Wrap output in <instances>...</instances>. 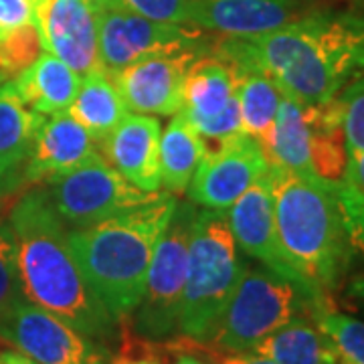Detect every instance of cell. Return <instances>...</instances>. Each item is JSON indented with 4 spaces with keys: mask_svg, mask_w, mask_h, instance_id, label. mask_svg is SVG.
Listing matches in <instances>:
<instances>
[{
    "mask_svg": "<svg viewBox=\"0 0 364 364\" xmlns=\"http://www.w3.org/2000/svg\"><path fill=\"white\" fill-rule=\"evenodd\" d=\"M181 114L203 138L205 154L243 134L233 63L213 49L193 61L184 79Z\"/></svg>",
    "mask_w": 364,
    "mask_h": 364,
    "instance_id": "11",
    "label": "cell"
},
{
    "mask_svg": "<svg viewBox=\"0 0 364 364\" xmlns=\"http://www.w3.org/2000/svg\"><path fill=\"white\" fill-rule=\"evenodd\" d=\"M16 243L21 289L26 301L63 318L93 340H117V322L91 289L45 186L16 198L9 213Z\"/></svg>",
    "mask_w": 364,
    "mask_h": 364,
    "instance_id": "2",
    "label": "cell"
},
{
    "mask_svg": "<svg viewBox=\"0 0 364 364\" xmlns=\"http://www.w3.org/2000/svg\"><path fill=\"white\" fill-rule=\"evenodd\" d=\"M25 299L18 277L16 243L9 219H0V316Z\"/></svg>",
    "mask_w": 364,
    "mask_h": 364,
    "instance_id": "28",
    "label": "cell"
},
{
    "mask_svg": "<svg viewBox=\"0 0 364 364\" xmlns=\"http://www.w3.org/2000/svg\"><path fill=\"white\" fill-rule=\"evenodd\" d=\"M334 195L338 198L352 249H358L364 255V195L346 181L334 182Z\"/></svg>",
    "mask_w": 364,
    "mask_h": 364,
    "instance_id": "30",
    "label": "cell"
},
{
    "mask_svg": "<svg viewBox=\"0 0 364 364\" xmlns=\"http://www.w3.org/2000/svg\"><path fill=\"white\" fill-rule=\"evenodd\" d=\"M164 344L170 352H174L172 364H213L205 354V342L176 334L172 338L164 340Z\"/></svg>",
    "mask_w": 364,
    "mask_h": 364,
    "instance_id": "32",
    "label": "cell"
},
{
    "mask_svg": "<svg viewBox=\"0 0 364 364\" xmlns=\"http://www.w3.org/2000/svg\"><path fill=\"white\" fill-rule=\"evenodd\" d=\"M251 352L277 364H342L312 318H299L263 338Z\"/></svg>",
    "mask_w": 364,
    "mask_h": 364,
    "instance_id": "23",
    "label": "cell"
},
{
    "mask_svg": "<svg viewBox=\"0 0 364 364\" xmlns=\"http://www.w3.org/2000/svg\"><path fill=\"white\" fill-rule=\"evenodd\" d=\"M160 119L144 114L124 117L104 142L97 144L102 156L124 178L144 193H158L162 186L160 174Z\"/></svg>",
    "mask_w": 364,
    "mask_h": 364,
    "instance_id": "16",
    "label": "cell"
},
{
    "mask_svg": "<svg viewBox=\"0 0 364 364\" xmlns=\"http://www.w3.org/2000/svg\"><path fill=\"white\" fill-rule=\"evenodd\" d=\"M203 53L207 51H178L150 57L119 69L109 79L132 114L174 116L182 107L186 71Z\"/></svg>",
    "mask_w": 364,
    "mask_h": 364,
    "instance_id": "13",
    "label": "cell"
},
{
    "mask_svg": "<svg viewBox=\"0 0 364 364\" xmlns=\"http://www.w3.org/2000/svg\"><path fill=\"white\" fill-rule=\"evenodd\" d=\"M16 93L43 116L65 112L75 100L81 75L51 53H43L23 73L11 79Z\"/></svg>",
    "mask_w": 364,
    "mask_h": 364,
    "instance_id": "20",
    "label": "cell"
},
{
    "mask_svg": "<svg viewBox=\"0 0 364 364\" xmlns=\"http://www.w3.org/2000/svg\"><path fill=\"white\" fill-rule=\"evenodd\" d=\"M269 181L286 259L308 286L328 296L342 282L352 253L334 182L272 166Z\"/></svg>",
    "mask_w": 364,
    "mask_h": 364,
    "instance_id": "4",
    "label": "cell"
},
{
    "mask_svg": "<svg viewBox=\"0 0 364 364\" xmlns=\"http://www.w3.org/2000/svg\"><path fill=\"white\" fill-rule=\"evenodd\" d=\"M259 146L272 168H286L304 176H314L312 124L308 105L284 95L275 119L259 140Z\"/></svg>",
    "mask_w": 364,
    "mask_h": 364,
    "instance_id": "19",
    "label": "cell"
},
{
    "mask_svg": "<svg viewBox=\"0 0 364 364\" xmlns=\"http://www.w3.org/2000/svg\"><path fill=\"white\" fill-rule=\"evenodd\" d=\"M87 4H90V9L93 11V14L97 13V11H102L105 6H109V4H114L117 0H85Z\"/></svg>",
    "mask_w": 364,
    "mask_h": 364,
    "instance_id": "38",
    "label": "cell"
},
{
    "mask_svg": "<svg viewBox=\"0 0 364 364\" xmlns=\"http://www.w3.org/2000/svg\"><path fill=\"white\" fill-rule=\"evenodd\" d=\"M316 326L332 342L342 364H364V322L326 308L314 316Z\"/></svg>",
    "mask_w": 364,
    "mask_h": 364,
    "instance_id": "26",
    "label": "cell"
},
{
    "mask_svg": "<svg viewBox=\"0 0 364 364\" xmlns=\"http://www.w3.org/2000/svg\"><path fill=\"white\" fill-rule=\"evenodd\" d=\"M267 170L259 142L239 134L203 156L186 193L198 207L227 210Z\"/></svg>",
    "mask_w": 364,
    "mask_h": 364,
    "instance_id": "12",
    "label": "cell"
},
{
    "mask_svg": "<svg viewBox=\"0 0 364 364\" xmlns=\"http://www.w3.org/2000/svg\"><path fill=\"white\" fill-rule=\"evenodd\" d=\"M67 229H83L122 210L140 207L156 193H144L109 166L97 150L81 164L45 182Z\"/></svg>",
    "mask_w": 364,
    "mask_h": 364,
    "instance_id": "9",
    "label": "cell"
},
{
    "mask_svg": "<svg viewBox=\"0 0 364 364\" xmlns=\"http://www.w3.org/2000/svg\"><path fill=\"white\" fill-rule=\"evenodd\" d=\"M102 69L109 77L150 57L178 51H208L210 33L193 23H162L130 11L122 0L95 13Z\"/></svg>",
    "mask_w": 364,
    "mask_h": 364,
    "instance_id": "8",
    "label": "cell"
},
{
    "mask_svg": "<svg viewBox=\"0 0 364 364\" xmlns=\"http://www.w3.org/2000/svg\"><path fill=\"white\" fill-rule=\"evenodd\" d=\"M227 221L231 227L237 247L245 255L261 261L267 269L306 284L299 273L289 265L279 245V237L273 217V195L269 170L253 182L243 195L229 207ZM308 286V284H306ZM312 287V286H310Z\"/></svg>",
    "mask_w": 364,
    "mask_h": 364,
    "instance_id": "15",
    "label": "cell"
},
{
    "mask_svg": "<svg viewBox=\"0 0 364 364\" xmlns=\"http://www.w3.org/2000/svg\"><path fill=\"white\" fill-rule=\"evenodd\" d=\"M296 16L298 0H191V23L219 37H259Z\"/></svg>",
    "mask_w": 364,
    "mask_h": 364,
    "instance_id": "17",
    "label": "cell"
},
{
    "mask_svg": "<svg viewBox=\"0 0 364 364\" xmlns=\"http://www.w3.org/2000/svg\"><path fill=\"white\" fill-rule=\"evenodd\" d=\"M213 51L257 65L298 104H328L364 75V13L314 11L259 37L215 39Z\"/></svg>",
    "mask_w": 364,
    "mask_h": 364,
    "instance_id": "1",
    "label": "cell"
},
{
    "mask_svg": "<svg viewBox=\"0 0 364 364\" xmlns=\"http://www.w3.org/2000/svg\"><path fill=\"white\" fill-rule=\"evenodd\" d=\"M45 117L26 104L11 81L0 85V184L26 162Z\"/></svg>",
    "mask_w": 364,
    "mask_h": 364,
    "instance_id": "21",
    "label": "cell"
},
{
    "mask_svg": "<svg viewBox=\"0 0 364 364\" xmlns=\"http://www.w3.org/2000/svg\"><path fill=\"white\" fill-rule=\"evenodd\" d=\"M97 150L87 132L67 112L45 117L26 158L25 178L33 184L51 181L81 164Z\"/></svg>",
    "mask_w": 364,
    "mask_h": 364,
    "instance_id": "18",
    "label": "cell"
},
{
    "mask_svg": "<svg viewBox=\"0 0 364 364\" xmlns=\"http://www.w3.org/2000/svg\"><path fill=\"white\" fill-rule=\"evenodd\" d=\"M205 354L213 364H277L255 352H219L205 342Z\"/></svg>",
    "mask_w": 364,
    "mask_h": 364,
    "instance_id": "35",
    "label": "cell"
},
{
    "mask_svg": "<svg viewBox=\"0 0 364 364\" xmlns=\"http://www.w3.org/2000/svg\"><path fill=\"white\" fill-rule=\"evenodd\" d=\"M0 364H37L35 360H31L28 356L21 354L16 350H2L0 352Z\"/></svg>",
    "mask_w": 364,
    "mask_h": 364,
    "instance_id": "37",
    "label": "cell"
},
{
    "mask_svg": "<svg viewBox=\"0 0 364 364\" xmlns=\"http://www.w3.org/2000/svg\"><path fill=\"white\" fill-rule=\"evenodd\" d=\"M344 181L364 195V150H348V164Z\"/></svg>",
    "mask_w": 364,
    "mask_h": 364,
    "instance_id": "36",
    "label": "cell"
},
{
    "mask_svg": "<svg viewBox=\"0 0 364 364\" xmlns=\"http://www.w3.org/2000/svg\"><path fill=\"white\" fill-rule=\"evenodd\" d=\"M176 205V196L158 191L140 207L69 231L81 272L117 324L126 322L142 299L158 239Z\"/></svg>",
    "mask_w": 364,
    "mask_h": 364,
    "instance_id": "3",
    "label": "cell"
},
{
    "mask_svg": "<svg viewBox=\"0 0 364 364\" xmlns=\"http://www.w3.org/2000/svg\"><path fill=\"white\" fill-rule=\"evenodd\" d=\"M348 150H364V75L336 97Z\"/></svg>",
    "mask_w": 364,
    "mask_h": 364,
    "instance_id": "29",
    "label": "cell"
},
{
    "mask_svg": "<svg viewBox=\"0 0 364 364\" xmlns=\"http://www.w3.org/2000/svg\"><path fill=\"white\" fill-rule=\"evenodd\" d=\"M150 344H152L150 340H144L134 334L132 338L124 340L122 354L112 356L109 364H162V360L158 358L156 354L150 350Z\"/></svg>",
    "mask_w": 364,
    "mask_h": 364,
    "instance_id": "33",
    "label": "cell"
},
{
    "mask_svg": "<svg viewBox=\"0 0 364 364\" xmlns=\"http://www.w3.org/2000/svg\"><path fill=\"white\" fill-rule=\"evenodd\" d=\"M243 272L245 265L239 257L227 213L198 210L191 235L178 334L207 342Z\"/></svg>",
    "mask_w": 364,
    "mask_h": 364,
    "instance_id": "6",
    "label": "cell"
},
{
    "mask_svg": "<svg viewBox=\"0 0 364 364\" xmlns=\"http://www.w3.org/2000/svg\"><path fill=\"white\" fill-rule=\"evenodd\" d=\"M65 112L90 134L95 146L104 142L116 130L117 124L128 116V107L104 71L90 73L81 79L77 95Z\"/></svg>",
    "mask_w": 364,
    "mask_h": 364,
    "instance_id": "22",
    "label": "cell"
},
{
    "mask_svg": "<svg viewBox=\"0 0 364 364\" xmlns=\"http://www.w3.org/2000/svg\"><path fill=\"white\" fill-rule=\"evenodd\" d=\"M196 213L198 208L195 203L178 200L164 233L158 239L146 275L142 299L130 318L122 322L130 324L132 332L140 338L164 342L178 334V314Z\"/></svg>",
    "mask_w": 364,
    "mask_h": 364,
    "instance_id": "7",
    "label": "cell"
},
{
    "mask_svg": "<svg viewBox=\"0 0 364 364\" xmlns=\"http://www.w3.org/2000/svg\"><path fill=\"white\" fill-rule=\"evenodd\" d=\"M229 61V59H227ZM237 69V100L241 132L257 140L265 136L275 119L284 93L263 69L245 61H229Z\"/></svg>",
    "mask_w": 364,
    "mask_h": 364,
    "instance_id": "25",
    "label": "cell"
},
{
    "mask_svg": "<svg viewBox=\"0 0 364 364\" xmlns=\"http://www.w3.org/2000/svg\"><path fill=\"white\" fill-rule=\"evenodd\" d=\"M26 2H28V4H31V9H33V6H35V4H37V0H26Z\"/></svg>",
    "mask_w": 364,
    "mask_h": 364,
    "instance_id": "39",
    "label": "cell"
},
{
    "mask_svg": "<svg viewBox=\"0 0 364 364\" xmlns=\"http://www.w3.org/2000/svg\"><path fill=\"white\" fill-rule=\"evenodd\" d=\"M33 23V9L26 0H0V35Z\"/></svg>",
    "mask_w": 364,
    "mask_h": 364,
    "instance_id": "34",
    "label": "cell"
},
{
    "mask_svg": "<svg viewBox=\"0 0 364 364\" xmlns=\"http://www.w3.org/2000/svg\"><path fill=\"white\" fill-rule=\"evenodd\" d=\"M203 156V138L181 112L174 114L166 130L160 134V174L170 195L186 193Z\"/></svg>",
    "mask_w": 364,
    "mask_h": 364,
    "instance_id": "24",
    "label": "cell"
},
{
    "mask_svg": "<svg viewBox=\"0 0 364 364\" xmlns=\"http://www.w3.org/2000/svg\"><path fill=\"white\" fill-rule=\"evenodd\" d=\"M358 2H360V4H363V6H364V0H358Z\"/></svg>",
    "mask_w": 364,
    "mask_h": 364,
    "instance_id": "40",
    "label": "cell"
},
{
    "mask_svg": "<svg viewBox=\"0 0 364 364\" xmlns=\"http://www.w3.org/2000/svg\"><path fill=\"white\" fill-rule=\"evenodd\" d=\"M130 11L162 23H191V0H122Z\"/></svg>",
    "mask_w": 364,
    "mask_h": 364,
    "instance_id": "31",
    "label": "cell"
},
{
    "mask_svg": "<svg viewBox=\"0 0 364 364\" xmlns=\"http://www.w3.org/2000/svg\"><path fill=\"white\" fill-rule=\"evenodd\" d=\"M41 51L43 45L35 23L0 35V79L11 81L23 73L26 67L39 59Z\"/></svg>",
    "mask_w": 364,
    "mask_h": 364,
    "instance_id": "27",
    "label": "cell"
},
{
    "mask_svg": "<svg viewBox=\"0 0 364 364\" xmlns=\"http://www.w3.org/2000/svg\"><path fill=\"white\" fill-rule=\"evenodd\" d=\"M33 23L39 31L43 49L81 77L104 71L95 14L85 0H37Z\"/></svg>",
    "mask_w": 364,
    "mask_h": 364,
    "instance_id": "14",
    "label": "cell"
},
{
    "mask_svg": "<svg viewBox=\"0 0 364 364\" xmlns=\"http://www.w3.org/2000/svg\"><path fill=\"white\" fill-rule=\"evenodd\" d=\"M0 340L37 364H109L104 342L79 332L63 318L21 299L0 316Z\"/></svg>",
    "mask_w": 364,
    "mask_h": 364,
    "instance_id": "10",
    "label": "cell"
},
{
    "mask_svg": "<svg viewBox=\"0 0 364 364\" xmlns=\"http://www.w3.org/2000/svg\"><path fill=\"white\" fill-rule=\"evenodd\" d=\"M328 306V296L272 269L241 275L207 344L219 352H251L261 340L299 318H312Z\"/></svg>",
    "mask_w": 364,
    "mask_h": 364,
    "instance_id": "5",
    "label": "cell"
},
{
    "mask_svg": "<svg viewBox=\"0 0 364 364\" xmlns=\"http://www.w3.org/2000/svg\"><path fill=\"white\" fill-rule=\"evenodd\" d=\"M2 83H4V81H2V79H0V85H2Z\"/></svg>",
    "mask_w": 364,
    "mask_h": 364,
    "instance_id": "41",
    "label": "cell"
}]
</instances>
